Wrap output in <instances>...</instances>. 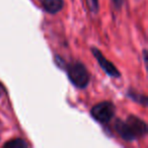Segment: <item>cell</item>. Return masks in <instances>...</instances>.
<instances>
[{
	"instance_id": "cell-10",
	"label": "cell",
	"mask_w": 148,
	"mask_h": 148,
	"mask_svg": "<svg viewBox=\"0 0 148 148\" xmlns=\"http://www.w3.org/2000/svg\"><path fill=\"white\" fill-rule=\"evenodd\" d=\"M142 55H143V60H144V63H145V65L147 64V50L144 49L143 52H142Z\"/></svg>"
},
{
	"instance_id": "cell-11",
	"label": "cell",
	"mask_w": 148,
	"mask_h": 148,
	"mask_svg": "<svg viewBox=\"0 0 148 148\" xmlns=\"http://www.w3.org/2000/svg\"><path fill=\"white\" fill-rule=\"evenodd\" d=\"M0 97H1V91H0Z\"/></svg>"
},
{
	"instance_id": "cell-1",
	"label": "cell",
	"mask_w": 148,
	"mask_h": 148,
	"mask_svg": "<svg viewBox=\"0 0 148 148\" xmlns=\"http://www.w3.org/2000/svg\"><path fill=\"white\" fill-rule=\"evenodd\" d=\"M114 129L124 141L127 142L141 139L148 133L146 122L135 115H129L125 121L117 119L114 123Z\"/></svg>"
},
{
	"instance_id": "cell-4",
	"label": "cell",
	"mask_w": 148,
	"mask_h": 148,
	"mask_svg": "<svg viewBox=\"0 0 148 148\" xmlns=\"http://www.w3.org/2000/svg\"><path fill=\"white\" fill-rule=\"evenodd\" d=\"M90 51L92 53L93 57L97 60V64L99 65V67L103 69V71L107 74L108 76L112 77V78H120L121 77V72L114 65V63H112L110 60H108L103 56V54L101 53V50L95 47H91Z\"/></svg>"
},
{
	"instance_id": "cell-8",
	"label": "cell",
	"mask_w": 148,
	"mask_h": 148,
	"mask_svg": "<svg viewBox=\"0 0 148 148\" xmlns=\"http://www.w3.org/2000/svg\"><path fill=\"white\" fill-rule=\"evenodd\" d=\"M86 5L91 13H97L99 10V0H85Z\"/></svg>"
},
{
	"instance_id": "cell-7",
	"label": "cell",
	"mask_w": 148,
	"mask_h": 148,
	"mask_svg": "<svg viewBox=\"0 0 148 148\" xmlns=\"http://www.w3.org/2000/svg\"><path fill=\"white\" fill-rule=\"evenodd\" d=\"M27 146L29 144L21 138H14V139L9 140L3 144L4 148H27Z\"/></svg>"
},
{
	"instance_id": "cell-2",
	"label": "cell",
	"mask_w": 148,
	"mask_h": 148,
	"mask_svg": "<svg viewBox=\"0 0 148 148\" xmlns=\"http://www.w3.org/2000/svg\"><path fill=\"white\" fill-rule=\"evenodd\" d=\"M55 62L58 68L65 70L69 81L74 87L85 89L90 82V74L86 66L80 61H71L66 63L60 56H55Z\"/></svg>"
},
{
	"instance_id": "cell-6",
	"label": "cell",
	"mask_w": 148,
	"mask_h": 148,
	"mask_svg": "<svg viewBox=\"0 0 148 148\" xmlns=\"http://www.w3.org/2000/svg\"><path fill=\"white\" fill-rule=\"evenodd\" d=\"M127 97H129L131 101H135V103H139V105L143 106L144 108L147 107V101L148 99L145 95H142V93L138 92V91L134 90V89H128L127 91Z\"/></svg>"
},
{
	"instance_id": "cell-3",
	"label": "cell",
	"mask_w": 148,
	"mask_h": 148,
	"mask_svg": "<svg viewBox=\"0 0 148 148\" xmlns=\"http://www.w3.org/2000/svg\"><path fill=\"white\" fill-rule=\"evenodd\" d=\"M116 115V106L112 101H103L95 105L90 109V116L95 121L101 125L109 124Z\"/></svg>"
},
{
	"instance_id": "cell-9",
	"label": "cell",
	"mask_w": 148,
	"mask_h": 148,
	"mask_svg": "<svg viewBox=\"0 0 148 148\" xmlns=\"http://www.w3.org/2000/svg\"><path fill=\"white\" fill-rule=\"evenodd\" d=\"M113 5L117 10H121L124 5V0H112Z\"/></svg>"
},
{
	"instance_id": "cell-5",
	"label": "cell",
	"mask_w": 148,
	"mask_h": 148,
	"mask_svg": "<svg viewBox=\"0 0 148 148\" xmlns=\"http://www.w3.org/2000/svg\"><path fill=\"white\" fill-rule=\"evenodd\" d=\"M43 9L49 14H57L63 9L64 0H41Z\"/></svg>"
}]
</instances>
